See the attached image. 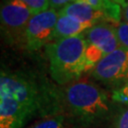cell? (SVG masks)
Listing matches in <instances>:
<instances>
[{"mask_svg":"<svg viewBox=\"0 0 128 128\" xmlns=\"http://www.w3.org/2000/svg\"><path fill=\"white\" fill-rule=\"evenodd\" d=\"M111 98L116 104L128 105V82L122 87L112 92Z\"/></svg>","mask_w":128,"mask_h":128,"instance_id":"cell-14","label":"cell"},{"mask_svg":"<svg viewBox=\"0 0 128 128\" xmlns=\"http://www.w3.org/2000/svg\"><path fill=\"white\" fill-rule=\"evenodd\" d=\"M91 76L113 91L128 82V48L120 46L94 66Z\"/></svg>","mask_w":128,"mask_h":128,"instance_id":"cell-5","label":"cell"},{"mask_svg":"<svg viewBox=\"0 0 128 128\" xmlns=\"http://www.w3.org/2000/svg\"><path fill=\"white\" fill-rule=\"evenodd\" d=\"M32 10L33 14H37L50 9L48 0H20Z\"/></svg>","mask_w":128,"mask_h":128,"instance_id":"cell-13","label":"cell"},{"mask_svg":"<svg viewBox=\"0 0 128 128\" xmlns=\"http://www.w3.org/2000/svg\"><path fill=\"white\" fill-rule=\"evenodd\" d=\"M86 41L84 34L52 41L45 46L52 80L61 86L86 73Z\"/></svg>","mask_w":128,"mask_h":128,"instance_id":"cell-3","label":"cell"},{"mask_svg":"<svg viewBox=\"0 0 128 128\" xmlns=\"http://www.w3.org/2000/svg\"><path fill=\"white\" fill-rule=\"evenodd\" d=\"M91 6L93 9L101 12L106 17V23L115 28L120 25V6L112 0H79Z\"/></svg>","mask_w":128,"mask_h":128,"instance_id":"cell-10","label":"cell"},{"mask_svg":"<svg viewBox=\"0 0 128 128\" xmlns=\"http://www.w3.org/2000/svg\"><path fill=\"white\" fill-rule=\"evenodd\" d=\"M57 91L63 114L77 128L96 126L115 110L111 96L93 82L78 80Z\"/></svg>","mask_w":128,"mask_h":128,"instance_id":"cell-2","label":"cell"},{"mask_svg":"<svg viewBox=\"0 0 128 128\" xmlns=\"http://www.w3.org/2000/svg\"><path fill=\"white\" fill-rule=\"evenodd\" d=\"M59 14L68 15L70 17L86 23H106V17L102 12L93 9L91 6L79 0H76L61 9Z\"/></svg>","mask_w":128,"mask_h":128,"instance_id":"cell-8","label":"cell"},{"mask_svg":"<svg viewBox=\"0 0 128 128\" xmlns=\"http://www.w3.org/2000/svg\"><path fill=\"white\" fill-rule=\"evenodd\" d=\"M59 12L48 9L34 14L28 21L20 45L28 51H37L53 41Z\"/></svg>","mask_w":128,"mask_h":128,"instance_id":"cell-6","label":"cell"},{"mask_svg":"<svg viewBox=\"0 0 128 128\" xmlns=\"http://www.w3.org/2000/svg\"><path fill=\"white\" fill-rule=\"evenodd\" d=\"M66 117L63 113L43 117L26 128H66Z\"/></svg>","mask_w":128,"mask_h":128,"instance_id":"cell-11","label":"cell"},{"mask_svg":"<svg viewBox=\"0 0 128 128\" xmlns=\"http://www.w3.org/2000/svg\"><path fill=\"white\" fill-rule=\"evenodd\" d=\"M113 2H115L116 4L120 5V7H122V8H125L126 7V5H127L128 3V0H112Z\"/></svg>","mask_w":128,"mask_h":128,"instance_id":"cell-17","label":"cell"},{"mask_svg":"<svg viewBox=\"0 0 128 128\" xmlns=\"http://www.w3.org/2000/svg\"><path fill=\"white\" fill-rule=\"evenodd\" d=\"M124 16L125 19V22H128V3L126 5V7L124 9Z\"/></svg>","mask_w":128,"mask_h":128,"instance_id":"cell-18","label":"cell"},{"mask_svg":"<svg viewBox=\"0 0 128 128\" xmlns=\"http://www.w3.org/2000/svg\"><path fill=\"white\" fill-rule=\"evenodd\" d=\"M112 128H128V105H122L114 115Z\"/></svg>","mask_w":128,"mask_h":128,"instance_id":"cell-12","label":"cell"},{"mask_svg":"<svg viewBox=\"0 0 128 128\" xmlns=\"http://www.w3.org/2000/svg\"><path fill=\"white\" fill-rule=\"evenodd\" d=\"M34 14L20 0H7L1 6V30L5 38L12 44L21 43L28 21Z\"/></svg>","mask_w":128,"mask_h":128,"instance_id":"cell-7","label":"cell"},{"mask_svg":"<svg viewBox=\"0 0 128 128\" xmlns=\"http://www.w3.org/2000/svg\"><path fill=\"white\" fill-rule=\"evenodd\" d=\"M58 113L63 112L56 89H42L27 74L1 69L0 128H23L36 115Z\"/></svg>","mask_w":128,"mask_h":128,"instance_id":"cell-1","label":"cell"},{"mask_svg":"<svg viewBox=\"0 0 128 128\" xmlns=\"http://www.w3.org/2000/svg\"><path fill=\"white\" fill-rule=\"evenodd\" d=\"M116 32L120 46L128 48V22H120L119 26L116 27Z\"/></svg>","mask_w":128,"mask_h":128,"instance_id":"cell-15","label":"cell"},{"mask_svg":"<svg viewBox=\"0 0 128 128\" xmlns=\"http://www.w3.org/2000/svg\"><path fill=\"white\" fill-rule=\"evenodd\" d=\"M86 48V71H91L102 58L120 46L116 28L110 24L101 22L84 33Z\"/></svg>","mask_w":128,"mask_h":128,"instance_id":"cell-4","label":"cell"},{"mask_svg":"<svg viewBox=\"0 0 128 128\" xmlns=\"http://www.w3.org/2000/svg\"><path fill=\"white\" fill-rule=\"evenodd\" d=\"M95 25V23L81 22L68 15L59 14V18L57 20L55 28L53 41L84 34L87 30H89Z\"/></svg>","mask_w":128,"mask_h":128,"instance_id":"cell-9","label":"cell"},{"mask_svg":"<svg viewBox=\"0 0 128 128\" xmlns=\"http://www.w3.org/2000/svg\"><path fill=\"white\" fill-rule=\"evenodd\" d=\"M48 1H50V9L57 10L59 8L63 9L64 7L68 6L76 0H48Z\"/></svg>","mask_w":128,"mask_h":128,"instance_id":"cell-16","label":"cell"}]
</instances>
